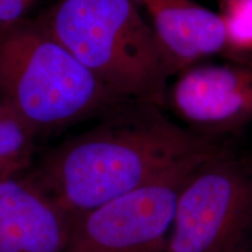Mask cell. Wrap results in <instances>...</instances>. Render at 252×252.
I'll list each match as a JSON object with an SVG mask.
<instances>
[{
	"label": "cell",
	"mask_w": 252,
	"mask_h": 252,
	"mask_svg": "<svg viewBox=\"0 0 252 252\" xmlns=\"http://www.w3.org/2000/svg\"><path fill=\"white\" fill-rule=\"evenodd\" d=\"M71 216L26 175L0 179V252H64Z\"/></svg>",
	"instance_id": "7"
},
{
	"label": "cell",
	"mask_w": 252,
	"mask_h": 252,
	"mask_svg": "<svg viewBox=\"0 0 252 252\" xmlns=\"http://www.w3.org/2000/svg\"><path fill=\"white\" fill-rule=\"evenodd\" d=\"M127 102L100 83L37 20L25 19L0 30V103L36 138L102 117Z\"/></svg>",
	"instance_id": "3"
},
{
	"label": "cell",
	"mask_w": 252,
	"mask_h": 252,
	"mask_svg": "<svg viewBox=\"0 0 252 252\" xmlns=\"http://www.w3.org/2000/svg\"><path fill=\"white\" fill-rule=\"evenodd\" d=\"M99 118L93 128L43 154L26 173L71 217L219 147L213 137L182 127L150 104L131 100Z\"/></svg>",
	"instance_id": "1"
},
{
	"label": "cell",
	"mask_w": 252,
	"mask_h": 252,
	"mask_svg": "<svg viewBox=\"0 0 252 252\" xmlns=\"http://www.w3.org/2000/svg\"><path fill=\"white\" fill-rule=\"evenodd\" d=\"M217 150L190 158L130 193L72 216L64 252H165L182 188Z\"/></svg>",
	"instance_id": "5"
},
{
	"label": "cell",
	"mask_w": 252,
	"mask_h": 252,
	"mask_svg": "<svg viewBox=\"0 0 252 252\" xmlns=\"http://www.w3.org/2000/svg\"><path fill=\"white\" fill-rule=\"evenodd\" d=\"M36 135L0 103V179L27 173L34 165Z\"/></svg>",
	"instance_id": "9"
},
{
	"label": "cell",
	"mask_w": 252,
	"mask_h": 252,
	"mask_svg": "<svg viewBox=\"0 0 252 252\" xmlns=\"http://www.w3.org/2000/svg\"><path fill=\"white\" fill-rule=\"evenodd\" d=\"M225 26L228 47L252 53V0H225L220 14Z\"/></svg>",
	"instance_id": "10"
},
{
	"label": "cell",
	"mask_w": 252,
	"mask_h": 252,
	"mask_svg": "<svg viewBox=\"0 0 252 252\" xmlns=\"http://www.w3.org/2000/svg\"><path fill=\"white\" fill-rule=\"evenodd\" d=\"M171 106L190 130L214 135L252 121V64H193L168 87Z\"/></svg>",
	"instance_id": "6"
},
{
	"label": "cell",
	"mask_w": 252,
	"mask_h": 252,
	"mask_svg": "<svg viewBox=\"0 0 252 252\" xmlns=\"http://www.w3.org/2000/svg\"><path fill=\"white\" fill-rule=\"evenodd\" d=\"M36 20L108 89L167 108L175 72L137 0H56Z\"/></svg>",
	"instance_id": "2"
},
{
	"label": "cell",
	"mask_w": 252,
	"mask_h": 252,
	"mask_svg": "<svg viewBox=\"0 0 252 252\" xmlns=\"http://www.w3.org/2000/svg\"><path fill=\"white\" fill-rule=\"evenodd\" d=\"M165 252H252V162L223 150L182 188Z\"/></svg>",
	"instance_id": "4"
},
{
	"label": "cell",
	"mask_w": 252,
	"mask_h": 252,
	"mask_svg": "<svg viewBox=\"0 0 252 252\" xmlns=\"http://www.w3.org/2000/svg\"><path fill=\"white\" fill-rule=\"evenodd\" d=\"M35 0H0V30L27 19V13Z\"/></svg>",
	"instance_id": "11"
},
{
	"label": "cell",
	"mask_w": 252,
	"mask_h": 252,
	"mask_svg": "<svg viewBox=\"0 0 252 252\" xmlns=\"http://www.w3.org/2000/svg\"><path fill=\"white\" fill-rule=\"evenodd\" d=\"M175 75L228 48L220 14L194 0H137Z\"/></svg>",
	"instance_id": "8"
}]
</instances>
